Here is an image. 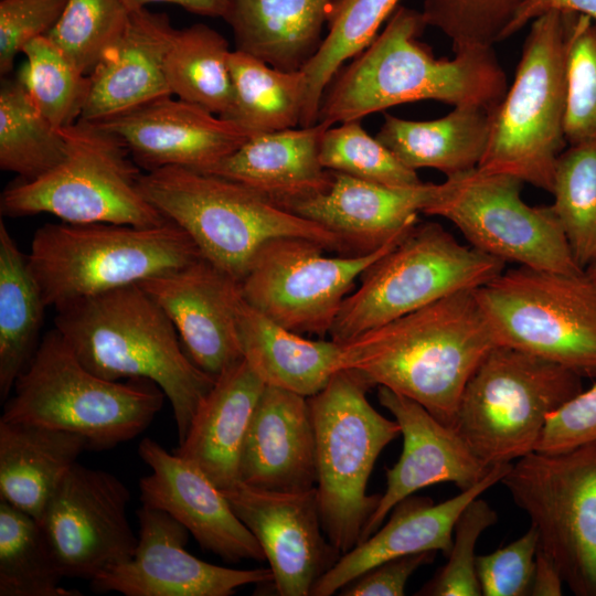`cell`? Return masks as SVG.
I'll use <instances>...</instances> for the list:
<instances>
[{"mask_svg": "<svg viewBox=\"0 0 596 596\" xmlns=\"http://www.w3.org/2000/svg\"><path fill=\"white\" fill-rule=\"evenodd\" d=\"M496 345L475 289L462 290L341 343V369L453 427L467 382Z\"/></svg>", "mask_w": 596, "mask_h": 596, "instance_id": "1", "label": "cell"}, {"mask_svg": "<svg viewBox=\"0 0 596 596\" xmlns=\"http://www.w3.org/2000/svg\"><path fill=\"white\" fill-rule=\"evenodd\" d=\"M426 26L421 11L397 7L383 31L331 79L318 121L332 127L419 100L496 108L507 93V76L493 47L438 58L418 40Z\"/></svg>", "mask_w": 596, "mask_h": 596, "instance_id": "2", "label": "cell"}, {"mask_svg": "<svg viewBox=\"0 0 596 596\" xmlns=\"http://www.w3.org/2000/svg\"><path fill=\"white\" fill-rule=\"evenodd\" d=\"M54 321L94 374L157 384L170 402L179 443L184 439L215 377L192 362L167 313L138 284L66 304Z\"/></svg>", "mask_w": 596, "mask_h": 596, "instance_id": "3", "label": "cell"}, {"mask_svg": "<svg viewBox=\"0 0 596 596\" xmlns=\"http://www.w3.org/2000/svg\"><path fill=\"white\" fill-rule=\"evenodd\" d=\"M139 188L191 238L202 258L240 281L258 249L278 237H304L350 255L334 233L227 178L166 167L141 173Z\"/></svg>", "mask_w": 596, "mask_h": 596, "instance_id": "4", "label": "cell"}, {"mask_svg": "<svg viewBox=\"0 0 596 596\" xmlns=\"http://www.w3.org/2000/svg\"><path fill=\"white\" fill-rule=\"evenodd\" d=\"M6 402L3 422H25L83 436L106 450L143 432L163 405L151 381L105 380L91 372L56 330L47 332Z\"/></svg>", "mask_w": 596, "mask_h": 596, "instance_id": "5", "label": "cell"}, {"mask_svg": "<svg viewBox=\"0 0 596 596\" xmlns=\"http://www.w3.org/2000/svg\"><path fill=\"white\" fill-rule=\"evenodd\" d=\"M26 256L45 305L55 309L202 258L191 238L169 221L149 227L47 223L34 233Z\"/></svg>", "mask_w": 596, "mask_h": 596, "instance_id": "6", "label": "cell"}, {"mask_svg": "<svg viewBox=\"0 0 596 596\" xmlns=\"http://www.w3.org/2000/svg\"><path fill=\"white\" fill-rule=\"evenodd\" d=\"M573 13L552 11L530 23L514 81L492 113L478 169L504 173L551 193L566 148V56Z\"/></svg>", "mask_w": 596, "mask_h": 596, "instance_id": "7", "label": "cell"}, {"mask_svg": "<svg viewBox=\"0 0 596 596\" xmlns=\"http://www.w3.org/2000/svg\"><path fill=\"white\" fill-rule=\"evenodd\" d=\"M371 387L349 369L308 397L316 434L317 497L329 541L343 554L360 543L381 494L366 486L381 451L398 435L395 419L368 401Z\"/></svg>", "mask_w": 596, "mask_h": 596, "instance_id": "8", "label": "cell"}, {"mask_svg": "<svg viewBox=\"0 0 596 596\" xmlns=\"http://www.w3.org/2000/svg\"><path fill=\"white\" fill-rule=\"evenodd\" d=\"M583 377L541 356L496 345L461 394L455 430L487 466L535 451L547 417L583 390Z\"/></svg>", "mask_w": 596, "mask_h": 596, "instance_id": "9", "label": "cell"}, {"mask_svg": "<svg viewBox=\"0 0 596 596\" xmlns=\"http://www.w3.org/2000/svg\"><path fill=\"white\" fill-rule=\"evenodd\" d=\"M61 130L64 159L41 177L8 187L0 200L2 215L47 213L73 224L139 227L167 222L141 193V172L119 138L82 119Z\"/></svg>", "mask_w": 596, "mask_h": 596, "instance_id": "10", "label": "cell"}, {"mask_svg": "<svg viewBox=\"0 0 596 596\" xmlns=\"http://www.w3.org/2000/svg\"><path fill=\"white\" fill-rule=\"evenodd\" d=\"M504 266L460 244L437 222L417 223L362 273L359 287L341 306L331 340L344 343L449 295L477 289Z\"/></svg>", "mask_w": 596, "mask_h": 596, "instance_id": "11", "label": "cell"}, {"mask_svg": "<svg viewBox=\"0 0 596 596\" xmlns=\"http://www.w3.org/2000/svg\"><path fill=\"white\" fill-rule=\"evenodd\" d=\"M475 294L499 345L596 377V284L584 270L518 266Z\"/></svg>", "mask_w": 596, "mask_h": 596, "instance_id": "12", "label": "cell"}, {"mask_svg": "<svg viewBox=\"0 0 596 596\" xmlns=\"http://www.w3.org/2000/svg\"><path fill=\"white\" fill-rule=\"evenodd\" d=\"M522 185L513 175L473 168L435 183L422 213L450 221L471 247L504 263L583 272L552 205H529L521 196Z\"/></svg>", "mask_w": 596, "mask_h": 596, "instance_id": "13", "label": "cell"}, {"mask_svg": "<svg viewBox=\"0 0 596 596\" xmlns=\"http://www.w3.org/2000/svg\"><path fill=\"white\" fill-rule=\"evenodd\" d=\"M530 518L540 549L578 596H596V444L533 451L500 481Z\"/></svg>", "mask_w": 596, "mask_h": 596, "instance_id": "14", "label": "cell"}, {"mask_svg": "<svg viewBox=\"0 0 596 596\" xmlns=\"http://www.w3.org/2000/svg\"><path fill=\"white\" fill-rule=\"evenodd\" d=\"M412 227L362 255L328 256L320 243L304 237L270 240L258 249L241 281L243 298L294 332L324 337L355 280Z\"/></svg>", "mask_w": 596, "mask_h": 596, "instance_id": "15", "label": "cell"}, {"mask_svg": "<svg viewBox=\"0 0 596 596\" xmlns=\"http://www.w3.org/2000/svg\"><path fill=\"white\" fill-rule=\"evenodd\" d=\"M129 501V489L108 471L78 462L67 471L39 520L64 577L92 581L132 557Z\"/></svg>", "mask_w": 596, "mask_h": 596, "instance_id": "16", "label": "cell"}, {"mask_svg": "<svg viewBox=\"0 0 596 596\" xmlns=\"http://www.w3.org/2000/svg\"><path fill=\"white\" fill-rule=\"evenodd\" d=\"M130 560L91 581L98 593L126 596H228L251 584L273 583L270 568L236 570L204 562L185 550L189 531L167 512L142 504Z\"/></svg>", "mask_w": 596, "mask_h": 596, "instance_id": "17", "label": "cell"}, {"mask_svg": "<svg viewBox=\"0 0 596 596\" xmlns=\"http://www.w3.org/2000/svg\"><path fill=\"white\" fill-rule=\"evenodd\" d=\"M260 544L280 596H309L342 553L327 538L317 489L279 492L238 483L223 491Z\"/></svg>", "mask_w": 596, "mask_h": 596, "instance_id": "18", "label": "cell"}, {"mask_svg": "<svg viewBox=\"0 0 596 596\" xmlns=\"http://www.w3.org/2000/svg\"><path fill=\"white\" fill-rule=\"evenodd\" d=\"M138 285L167 313L187 354L202 371L216 377L243 359L240 280L200 258Z\"/></svg>", "mask_w": 596, "mask_h": 596, "instance_id": "19", "label": "cell"}, {"mask_svg": "<svg viewBox=\"0 0 596 596\" xmlns=\"http://www.w3.org/2000/svg\"><path fill=\"white\" fill-rule=\"evenodd\" d=\"M94 124L119 138L146 171L182 167L209 172L252 137L236 123L172 95Z\"/></svg>", "mask_w": 596, "mask_h": 596, "instance_id": "20", "label": "cell"}, {"mask_svg": "<svg viewBox=\"0 0 596 596\" xmlns=\"http://www.w3.org/2000/svg\"><path fill=\"white\" fill-rule=\"evenodd\" d=\"M138 454L151 470L139 481L142 504L170 514L203 550L226 562L266 560L224 492L196 465L148 437L140 441Z\"/></svg>", "mask_w": 596, "mask_h": 596, "instance_id": "21", "label": "cell"}, {"mask_svg": "<svg viewBox=\"0 0 596 596\" xmlns=\"http://www.w3.org/2000/svg\"><path fill=\"white\" fill-rule=\"evenodd\" d=\"M377 397L398 423L403 448L397 462L386 469V488L366 522L361 541L373 534L391 510L419 489L453 482L460 491L482 480L491 467L483 464L454 427L441 423L417 402L387 387Z\"/></svg>", "mask_w": 596, "mask_h": 596, "instance_id": "22", "label": "cell"}, {"mask_svg": "<svg viewBox=\"0 0 596 596\" xmlns=\"http://www.w3.org/2000/svg\"><path fill=\"white\" fill-rule=\"evenodd\" d=\"M434 187L394 188L332 171L326 190L283 207L334 233L350 255H362L418 223Z\"/></svg>", "mask_w": 596, "mask_h": 596, "instance_id": "23", "label": "cell"}, {"mask_svg": "<svg viewBox=\"0 0 596 596\" xmlns=\"http://www.w3.org/2000/svg\"><path fill=\"white\" fill-rule=\"evenodd\" d=\"M175 30L166 13L147 7L130 11L120 34L88 73L79 119L100 123L171 95L164 66Z\"/></svg>", "mask_w": 596, "mask_h": 596, "instance_id": "24", "label": "cell"}, {"mask_svg": "<svg viewBox=\"0 0 596 596\" xmlns=\"http://www.w3.org/2000/svg\"><path fill=\"white\" fill-rule=\"evenodd\" d=\"M510 467L511 464L492 466L478 483L439 503L415 494L404 498L391 510L390 519L381 529L343 553L315 583L311 595H332L365 571L393 557L426 551H441L447 555L462 510L499 483Z\"/></svg>", "mask_w": 596, "mask_h": 596, "instance_id": "25", "label": "cell"}, {"mask_svg": "<svg viewBox=\"0 0 596 596\" xmlns=\"http://www.w3.org/2000/svg\"><path fill=\"white\" fill-rule=\"evenodd\" d=\"M240 480L279 492L316 488V434L308 397L265 385L244 440Z\"/></svg>", "mask_w": 596, "mask_h": 596, "instance_id": "26", "label": "cell"}, {"mask_svg": "<svg viewBox=\"0 0 596 596\" xmlns=\"http://www.w3.org/2000/svg\"><path fill=\"white\" fill-rule=\"evenodd\" d=\"M264 389V382L244 359L224 370L173 451L196 465L222 491L241 483V454Z\"/></svg>", "mask_w": 596, "mask_h": 596, "instance_id": "27", "label": "cell"}, {"mask_svg": "<svg viewBox=\"0 0 596 596\" xmlns=\"http://www.w3.org/2000/svg\"><path fill=\"white\" fill-rule=\"evenodd\" d=\"M331 127L318 121L249 137L209 172L240 182L283 206L326 190L332 171L320 161V145Z\"/></svg>", "mask_w": 596, "mask_h": 596, "instance_id": "28", "label": "cell"}, {"mask_svg": "<svg viewBox=\"0 0 596 596\" xmlns=\"http://www.w3.org/2000/svg\"><path fill=\"white\" fill-rule=\"evenodd\" d=\"M334 0H228L235 50L283 71H302L318 52Z\"/></svg>", "mask_w": 596, "mask_h": 596, "instance_id": "29", "label": "cell"}, {"mask_svg": "<svg viewBox=\"0 0 596 596\" xmlns=\"http://www.w3.org/2000/svg\"><path fill=\"white\" fill-rule=\"evenodd\" d=\"M88 449L67 430L0 421V500L38 521L56 487Z\"/></svg>", "mask_w": 596, "mask_h": 596, "instance_id": "30", "label": "cell"}, {"mask_svg": "<svg viewBox=\"0 0 596 596\" xmlns=\"http://www.w3.org/2000/svg\"><path fill=\"white\" fill-rule=\"evenodd\" d=\"M240 338L243 359L265 385L310 397L341 369V343L307 339L245 300L240 311Z\"/></svg>", "mask_w": 596, "mask_h": 596, "instance_id": "31", "label": "cell"}, {"mask_svg": "<svg viewBox=\"0 0 596 596\" xmlns=\"http://www.w3.org/2000/svg\"><path fill=\"white\" fill-rule=\"evenodd\" d=\"M493 110L458 106L443 117L423 121L385 113L375 137L407 168H432L447 177L478 167L488 145Z\"/></svg>", "mask_w": 596, "mask_h": 596, "instance_id": "32", "label": "cell"}, {"mask_svg": "<svg viewBox=\"0 0 596 596\" xmlns=\"http://www.w3.org/2000/svg\"><path fill=\"white\" fill-rule=\"evenodd\" d=\"M45 305L28 256L0 220V396L7 400L34 355Z\"/></svg>", "mask_w": 596, "mask_h": 596, "instance_id": "33", "label": "cell"}, {"mask_svg": "<svg viewBox=\"0 0 596 596\" xmlns=\"http://www.w3.org/2000/svg\"><path fill=\"white\" fill-rule=\"evenodd\" d=\"M228 65L234 92L230 120L251 136L300 126L306 100L301 71H283L237 50Z\"/></svg>", "mask_w": 596, "mask_h": 596, "instance_id": "34", "label": "cell"}, {"mask_svg": "<svg viewBox=\"0 0 596 596\" xmlns=\"http://www.w3.org/2000/svg\"><path fill=\"white\" fill-rule=\"evenodd\" d=\"M231 52L227 40L206 24L177 29L164 66L171 95L228 119L234 99Z\"/></svg>", "mask_w": 596, "mask_h": 596, "instance_id": "35", "label": "cell"}, {"mask_svg": "<svg viewBox=\"0 0 596 596\" xmlns=\"http://www.w3.org/2000/svg\"><path fill=\"white\" fill-rule=\"evenodd\" d=\"M398 1H333L327 21L328 32L318 52L301 71L306 78V100L300 127L318 123L321 98L329 83L348 60L372 43Z\"/></svg>", "mask_w": 596, "mask_h": 596, "instance_id": "36", "label": "cell"}, {"mask_svg": "<svg viewBox=\"0 0 596 596\" xmlns=\"http://www.w3.org/2000/svg\"><path fill=\"white\" fill-rule=\"evenodd\" d=\"M62 571L40 522L0 500V596H82Z\"/></svg>", "mask_w": 596, "mask_h": 596, "instance_id": "37", "label": "cell"}, {"mask_svg": "<svg viewBox=\"0 0 596 596\" xmlns=\"http://www.w3.org/2000/svg\"><path fill=\"white\" fill-rule=\"evenodd\" d=\"M66 140L33 105L20 81L4 76L0 87V168L32 180L65 157Z\"/></svg>", "mask_w": 596, "mask_h": 596, "instance_id": "38", "label": "cell"}, {"mask_svg": "<svg viewBox=\"0 0 596 596\" xmlns=\"http://www.w3.org/2000/svg\"><path fill=\"white\" fill-rule=\"evenodd\" d=\"M551 193L573 256L585 269L596 256V139L563 150Z\"/></svg>", "mask_w": 596, "mask_h": 596, "instance_id": "39", "label": "cell"}, {"mask_svg": "<svg viewBox=\"0 0 596 596\" xmlns=\"http://www.w3.org/2000/svg\"><path fill=\"white\" fill-rule=\"evenodd\" d=\"M21 53L25 62L17 78L36 109L56 128L75 124L88 95V74L77 70L46 35L30 41Z\"/></svg>", "mask_w": 596, "mask_h": 596, "instance_id": "40", "label": "cell"}, {"mask_svg": "<svg viewBox=\"0 0 596 596\" xmlns=\"http://www.w3.org/2000/svg\"><path fill=\"white\" fill-rule=\"evenodd\" d=\"M319 157L327 170L365 181L394 188L423 183L417 172L404 166L376 137L370 136L359 119L329 127L321 139Z\"/></svg>", "mask_w": 596, "mask_h": 596, "instance_id": "41", "label": "cell"}, {"mask_svg": "<svg viewBox=\"0 0 596 596\" xmlns=\"http://www.w3.org/2000/svg\"><path fill=\"white\" fill-rule=\"evenodd\" d=\"M129 12L123 0H68L46 36L77 70L88 74L123 31Z\"/></svg>", "mask_w": 596, "mask_h": 596, "instance_id": "42", "label": "cell"}, {"mask_svg": "<svg viewBox=\"0 0 596 596\" xmlns=\"http://www.w3.org/2000/svg\"><path fill=\"white\" fill-rule=\"evenodd\" d=\"M525 0H424L426 25L440 30L454 52L493 47Z\"/></svg>", "mask_w": 596, "mask_h": 596, "instance_id": "43", "label": "cell"}, {"mask_svg": "<svg viewBox=\"0 0 596 596\" xmlns=\"http://www.w3.org/2000/svg\"><path fill=\"white\" fill-rule=\"evenodd\" d=\"M567 145L596 139V22L573 14L566 56Z\"/></svg>", "mask_w": 596, "mask_h": 596, "instance_id": "44", "label": "cell"}, {"mask_svg": "<svg viewBox=\"0 0 596 596\" xmlns=\"http://www.w3.org/2000/svg\"><path fill=\"white\" fill-rule=\"evenodd\" d=\"M497 521V512L487 501L473 499L456 522L446 564L416 595L480 596L476 546L481 534Z\"/></svg>", "mask_w": 596, "mask_h": 596, "instance_id": "45", "label": "cell"}, {"mask_svg": "<svg viewBox=\"0 0 596 596\" xmlns=\"http://www.w3.org/2000/svg\"><path fill=\"white\" fill-rule=\"evenodd\" d=\"M540 547L533 525L515 541L492 553L477 556V577L483 596H526Z\"/></svg>", "mask_w": 596, "mask_h": 596, "instance_id": "46", "label": "cell"}, {"mask_svg": "<svg viewBox=\"0 0 596 596\" xmlns=\"http://www.w3.org/2000/svg\"><path fill=\"white\" fill-rule=\"evenodd\" d=\"M68 0H0V74L7 76L30 41L47 35Z\"/></svg>", "mask_w": 596, "mask_h": 596, "instance_id": "47", "label": "cell"}, {"mask_svg": "<svg viewBox=\"0 0 596 596\" xmlns=\"http://www.w3.org/2000/svg\"><path fill=\"white\" fill-rule=\"evenodd\" d=\"M589 444H596V383L547 417L535 451L553 454Z\"/></svg>", "mask_w": 596, "mask_h": 596, "instance_id": "48", "label": "cell"}, {"mask_svg": "<svg viewBox=\"0 0 596 596\" xmlns=\"http://www.w3.org/2000/svg\"><path fill=\"white\" fill-rule=\"evenodd\" d=\"M436 551H426L386 560L351 581L340 589L343 596H402L409 577L430 564Z\"/></svg>", "mask_w": 596, "mask_h": 596, "instance_id": "49", "label": "cell"}, {"mask_svg": "<svg viewBox=\"0 0 596 596\" xmlns=\"http://www.w3.org/2000/svg\"><path fill=\"white\" fill-rule=\"evenodd\" d=\"M552 11L583 14L596 22V0H525L505 31L503 40Z\"/></svg>", "mask_w": 596, "mask_h": 596, "instance_id": "50", "label": "cell"}, {"mask_svg": "<svg viewBox=\"0 0 596 596\" xmlns=\"http://www.w3.org/2000/svg\"><path fill=\"white\" fill-rule=\"evenodd\" d=\"M564 585V579L556 564L539 547L529 595L561 596Z\"/></svg>", "mask_w": 596, "mask_h": 596, "instance_id": "51", "label": "cell"}, {"mask_svg": "<svg viewBox=\"0 0 596 596\" xmlns=\"http://www.w3.org/2000/svg\"><path fill=\"white\" fill-rule=\"evenodd\" d=\"M129 11L146 8L153 2H166L179 6L185 11L210 18H224L228 0H123Z\"/></svg>", "mask_w": 596, "mask_h": 596, "instance_id": "52", "label": "cell"}, {"mask_svg": "<svg viewBox=\"0 0 596 596\" xmlns=\"http://www.w3.org/2000/svg\"><path fill=\"white\" fill-rule=\"evenodd\" d=\"M584 272L596 284V256L585 267Z\"/></svg>", "mask_w": 596, "mask_h": 596, "instance_id": "53", "label": "cell"}]
</instances>
